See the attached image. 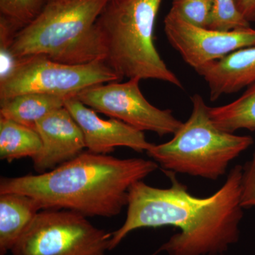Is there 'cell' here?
Returning <instances> with one entry per match:
<instances>
[{"label":"cell","instance_id":"6da1fadb","mask_svg":"<svg viewBox=\"0 0 255 255\" xmlns=\"http://www.w3.org/2000/svg\"><path fill=\"white\" fill-rule=\"evenodd\" d=\"M170 187L159 189L142 181L128 191L127 219L112 233L109 251L119 246L132 231L173 226L180 230L152 255H223L240 237L243 217L241 202L243 167L236 165L219 190L197 197L179 182L175 174L163 170Z\"/></svg>","mask_w":255,"mask_h":255},{"label":"cell","instance_id":"7a4b0ae2","mask_svg":"<svg viewBox=\"0 0 255 255\" xmlns=\"http://www.w3.org/2000/svg\"><path fill=\"white\" fill-rule=\"evenodd\" d=\"M158 168L155 161L121 159L87 151L36 175L1 177L0 194L31 196L43 209H66L88 216L112 218L127 206L132 184Z\"/></svg>","mask_w":255,"mask_h":255},{"label":"cell","instance_id":"3957f363","mask_svg":"<svg viewBox=\"0 0 255 255\" xmlns=\"http://www.w3.org/2000/svg\"><path fill=\"white\" fill-rule=\"evenodd\" d=\"M108 0H48L36 18L15 35V59L41 55L68 64L105 60L97 21Z\"/></svg>","mask_w":255,"mask_h":255},{"label":"cell","instance_id":"277c9868","mask_svg":"<svg viewBox=\"0 0 255 255\" xmlns=\"http://www.w3.org/2000/svg\"><path fill=\"white\" fill-rule=\"evenodd\" d=\"M162 0H108L97 21L105 63L124 78L157 80L183 89L160 56L154 29Z\"/></svg>","mask_w":255,"mask_h":255},{"label":"cell","instance_id":"5b68a950","mask_svg":"<svg viewBox=\"0 0 255 255\" xmlns=\"http://www.w3.org/2000/svg\"><path fill=\"white\" fill-rule=\"evenodd\" d=\"M191 100L190 117L173 138L153 144L147 154L163 170L217 180L230 163L254 143V139L220 130L211 122L204 98L195 94Z\"/></svg>","mask_w":255,"mask_h":255},{"label":"cell","instance_id":"8992f818","mask_svg":"<svg viewBox=\"0 0 255 255\" xmlns=\"http://www.w3.org/2000/svg\"><path fill=\"white\" fill-rule=\"evenodd\" d=\"M116 81L120 78L105 60L75 65L33 55L16 59L0 79V100L29 93L76 97L89 87Z\"/></svg>","mask_w":255,"mask_h":255},{"label":"cell","instance_id":"52a82bcc","mask_svg":"<svg viewBox=\"0 0 255 255\" xmlns=\"http://www.w3.org/2000/svg\"><path fill=\"white\" fill-rule=\"evenodd\" d=\"M112 233L86 216L66 209H43L11 250L13 255H105Z\"/></svg>","mask_w":255,"mask_h":255},{"label":"cell","instance_id":"ba28073f","mask_svg":"<svg viewBox=\"0 0 255 255\" xmlns=\"http://www.w3.org/2000/svg\"><path fill=\"white\" fill-rule=\"evenodd\" d=\"M139 78L127 82H107L83 90L76 96L96 112L122 121L141 131L163 137L174 134L183 124L169 110L151 105L140 90Z\"/></svg>","mask_w":255,"mask_h":255},{"label":"cell","instance_id":"9c48e42d","mask_svg":"<svg viewBox=\"0 0 255 255\" xmlns=\"http://www.w3.org/2000/svg\"><path fill=\"white\" fill-rule=\"evenodd\" d=\"M164 33L169 44L194 70L255 45V29L251 27L223 31L187 22L169 10L164 18Z\"/></svg>","mask_w":255,"mask_h":255},{"label":"cell","instance_id":"30bf717a","mask_svg":"<svg viewBox=\"0 0 255 255\" xmlns=\"http://www.w3.org/2000/svg\"><path fill=\"white\" fill-rule=\"evenodd\" d=\"M67 109L81 128L88 151L107 155L117 147H127L136 152H147L153 144L147 141L143 131L117 119L106 120L82 104L76 97L65 101Z\"/></svg>","mask_w":255,"mask_h":255},{"label":"cell","instance_id":"8fae6325","mask_svg":"<svg viewBox=\"0 0 255 255\" xmlns=\"http://www.w3.org/2000/svg\"><path fill=\"white\" fill-rule=\"evenodd\" d=\"M35 130L42 142L41 150L33 159L39 174L71 160L86 147L81 128L65 107L40 119Z\"/></svg>","mask_w":255,"mask_h":255},{"label":"cell","instance_id":"7c38bea8","mask_svg":"<svg viewBox=\"0 0 255 255\" xmlns=\"http://www.w3.org/2000/svg\"><path fill=\"white\" fill-rule=\"evenodd\" d=\"M195 71L207 84L213 102L248 88L255 85V45L236 50Z\"/></svg>","mask_w":255,"mask_h":255},{"label":"cell","instance_id":"4fadbf2b","mask_svg":"<svg viewBox=\"0 0 255 255\" xmlns=\"http://www.w3.org/2000/svg\"><path fill=\"white\" fill-rule=\"evenodd\" d=\"M41 210L31 196L18 193L0 194V255L11 251Z\"/></svg>","mask_w":255,"mask_h":255},{"label":"cell","instance_id":"5bb4252c","mask_svg":"<svg viewBox=\"0 0 255 255\" xmlns=\"http://www.w3.org/2000/svg\"><path fill=\"white\" fill-rule=\"evenodd\" d=\"M70 97L47 94L29 93L1 100L0 117L10 119L35 129L40 119L65 106Z\"/></svg>","mask_w":255,"mask_h":255},{"label":"cell","instance_id":"9a60e30c","mask_svg":"<svg viewBox=\"0 0 255 255\" xmlns=\"http://www.w3.org/2000/svg\"><path fill=\"white\" fill-rule=\"evenodd\" d=\"M42 142L35 129L0 117V158L11 162L23 157L34 158Z\"/></svg>","mask_w":255,"mask_h":255},{"label":"cell","instance_id":"2e32d148","mask_svg":"<svg viewBox=\"0 0 255 255\" xmlns=\"http://www.w3.org/2000/svg\"><path fill=\"white\" fill-rule=\"evenodd\" d=\"M210 119L220 130L234 133L240 129L255 130V85L241 97L220 107H209Z\"/></svg>","mask_w":255,"mask_h":255},{"label":"cell","instance_id":"e0dca14e","mask_svg":"<svg viewBox=\"0 0 255 255\" xmlns=\"http://www.w3.org/2000/svg\"><path fill=\"white\" fill-rule=\"evenodd\" d=\"M251 27V23L238 9L235 0H214L209 27L229 31Z\"/></svg>","mask_w":255,"mask_h":255},{"label":"cell","instance_id":"ac0fdd59","mask_svg":"<svg viewBox=\"0 0 255 255\" xmlns=\"http://www.w3.org/2000/svg\"><path fill=\"white\" fill-rule=\"evenodd\" d=\"M44 4L41 0H0V16L21 30L36 17Z\"/></svg>","mask_w":255,"mask_h":255},{"label":"cell","instance_id":"d6986e66","mask_svg":"<svg viewBox=\"0 0 255 255\" xmlns=\"http://www.w3.org/2000/svg\"><path fill=\"white\" fill-rule=\"evenodd\" d=\"M214 0H173L170 11L187 22L209 27Z\"/></svg>","mask_w":255,"mask_h":255},{"label":"cell","instance_id":"ffe728a7","mask_svg":"<svg viewBox=\"0 0 255 255\" xmlns=\"http://www.w3.org/2000/svg\"><path fill=\"white\" fill-rule=\"evenodd\" d=\"M241 202L244 209L255 206V151L253 158L243 167Z\"/></svg>","mask_w":255,"mask_h":255},{"label":"cell","instance_id":"44dd1931","mask_svg":"<svg viewBox=\"0 0 255 255\" xmlns=\"http://www.w3.org/2000/svg\"><path fill=\"white\" fill-rule=\"evenodd\" d=\"M238 9L246 19L255 22V0H235Z\"/></svg>","mask_w":255,"mask_h":255},{"label":"cell","instance_id":"7402d4cb","mask_svg":"<svg viewBox=\"0 0 255 255\" xmlns=\"http://www.w3.org/2000/svg\"><path fill=\"white\" fill-rule=\"evenodd\" d=\"M41 1H43V2H46V1H48V0H41Z\"/></svg>","mask_w":255,"mask_h":255}]
</instances>
